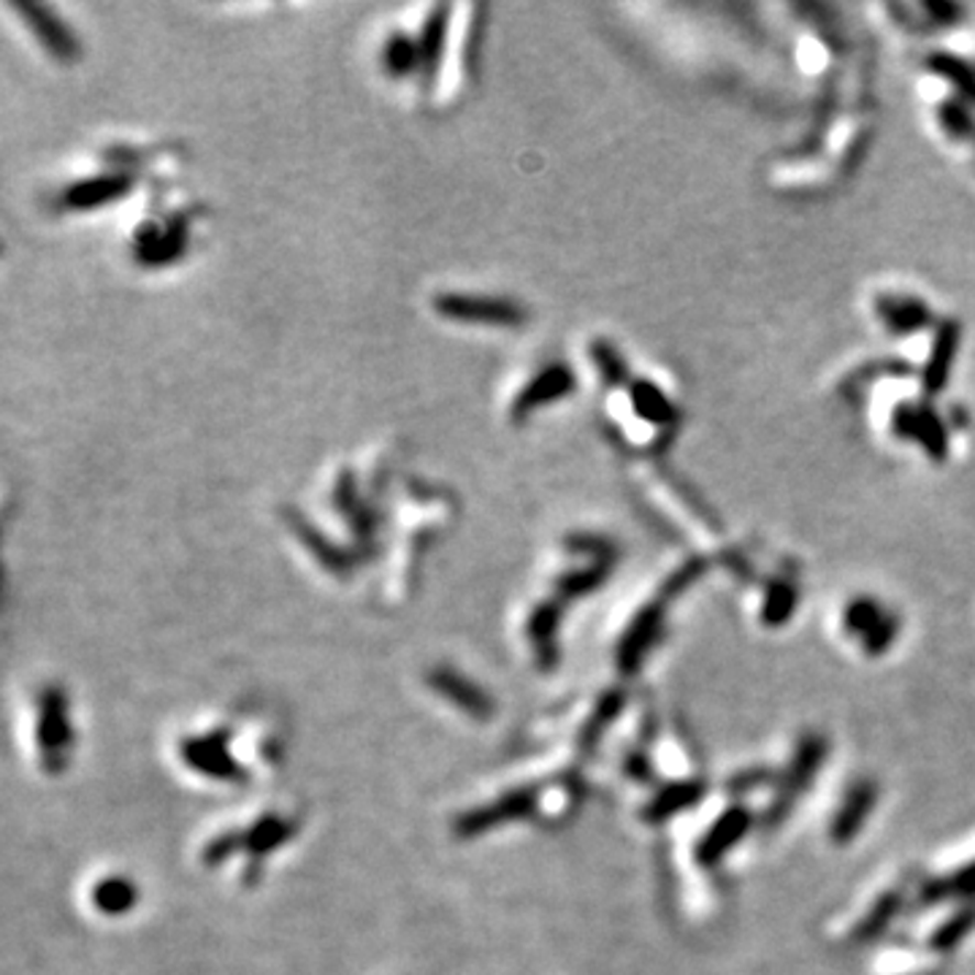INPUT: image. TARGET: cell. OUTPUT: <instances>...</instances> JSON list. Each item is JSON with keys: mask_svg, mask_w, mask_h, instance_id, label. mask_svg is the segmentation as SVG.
Instances as JSON below:
<instances>
[{"mask_svg": "<svg viewBox=\"0 0 975 975\" xmlns=\"http://www.w3.org/2000/svg\"><path fill=\"white\" fill-rule=\"evenodd\" d=\"M70 719L68 697L57 686H46L39 697V721H35V743H39L41 767L50 775L63 773L70 756Z\"/></svg>", "mask_w": 975, "mask_h": 975, "instance_id": "cell-1", "label": "cell"}, {"mask_svg": "<svg viewBox=\"0 0 975 975\" xmlns=\"http://www.w3.org/2000/svg\"><path fill=\"white\" fill-rule=\"evenodd\" d=\"M434 313L442 315L445 320L496 328H513L526 317L521 304H515L513 298L485 296V293H439L434 298Z\"/></svg>", "mask_w": 975, "mask_h": 975, "instance_id": "cell-2", "label": "cell"}, {"mask_svg": "<svg viewBox=\"0 0 975 975\" xmlns=\"http://www.w3.org/2000/svg\"><path fill=\"white\" fill-rule=\"evenodd\" d=\"M534 804H537V797H534L532 789H513L504 797H499V800H493L491 804L472 808L463 815H458L453 832L458 837L485 835V832L496 830V826L507 824V821L528 815L534 810Z\"/></svg>", "mask_w": 975, "mask_h": 975, "instance_id": "cell-3", "label": "cell"}, {"mask_svg": "<svg viewBox=\"0 0 975 975\" xmlns=\"http://www.w3.org/2000/svg\"><path fill=\"white\" fill-rule=\"evenodd\" d=\"M182 759L190 769L226 784H244L247 773L228 754V732H209L182 743Z\"/></svg>", "mask_w": 975, "mask_h": 975, "instance_id": "cell-4", "label": "cell"}, {"mask_svg": "<svg viewBox=\"0 0 975 975\" xmlns=\"http://www.w3.org/2000/svg\"><path fill=\"white\" fill-rule=\"evenodd\" d=\"M426 680L439 697L448 699L458 710H463L469 719L488 721L493 715V699L474 680H469L467 675L456 672L450 667H437L426 675Z\"/></svg>", "mask_w": 975, "mask_h": 975, "instance_id": "cell-5", "label": "cell"}, {"mask_svg": "<svg viewBox=\"0 0 975 975\" xmlns=\"http://www.w3.org/2000/svg\"><path fill=\"white\" fill-rule=\"evenodd\" d=\"M17 9H20V14L25 17L31 31L39 35L41 44L50 50V55H55L57 61H74V57L79 55V41H76V35L70 33L68 25H63V20L55 14V11L46 9V6L31 3V0L17 3Z\"/></svg>", "mask_w": 975, "mask_h": 975, "instance_id": "cell-6", "label": "cell"}, {"mask_svg": "<svg viewBox=\"0 0 975 975\" xmlns=\"http://www.w3.org/2000/svg\"><path fill=\"white\" fill-rule=\"evenodd\" d=\"M128 187H131V176L125 174H106L92 176V179H81L63 193V207L74 211L103 207V204L117 201Z\"/></svg>", "mask_w": 975, "mask_h": 975, "instance_id": "cell-7", "label": "cell"}, {"mask_svg": "<svg viewBox=\"0 0 975 975\" xmlns=\"http://www.w3.org/2000/svg\"><path fill=\"white\" fill-rule=\"evenodd\" d=\"M298 824L296 819H285V815L277 813H269L263 815L261 821L250 826V830L242 832V848L252 859H263L266 854H272L274 848H280L282 843H287L293 835H296Z\"/></svg>", "mask_w": 975, "mask_h": 975, "instance_id": "cell-8", "label": "cell"}, {"mask_svg": "<svg viewBox=\"0 0 975 975\" xmlns=\"http://www.w3.org/2000/svg\"><path fill=\"white\" fill-rule=\"evenodd\" d=\"M185 226L182 222H172L168 228H144L136 239V258L141 263H168L172 258L179 255L185 250Z\"/></svg>", "mask_w": 975, "mask_h": 975, "instance_id": "cell-9", "label": "cell"}, {"mask_svg": "<svg viewBox=\"0 0 975 975\" xmlns=\"http://www.w3.org/2000/svg\"><path fill=\"white\" fill-rule=\"evenodd\" d=\"M567 387H569V374L563 372L561 366H554L550 372L539 374V377L532 380V383L523 387L521 396L515 398L513 418L523 420L534 407H539V404L545 402H554L556 396L567 393Z\"/></svg>", "mask_w": 975, "mask_h": 975, "instance_id": "cell-10", "label": "cell"}, {"mask_svg": "<svg viewBox=\"0 0 975 975\" xmlns=\"http://www.w3.org/2000/svg\"><path fill=\"white\" fill-rule=\"evenodd\" d=\"M139 889L125 875H109L101 878L92 889V906L101 910L103 916H125L128 910L136 908Z\"/></svg>", "mask_w": 975, "mask_h": 975, "instance_id": "cell-11", "label": "cell"}, {"mask_svg": "<svg viewBox=\"0 0 975 975\" xmlns=\"http://www.w3.org/2000/svg\"><path fill=\"white\" fill-rule=\"evenodd\" d=\"M291 526H293V532H296L298 537L304 539V545H307V548L313 550V556L317 558V561H320L322 567L328 569V572H333V574H348L350 572L348 556H344L339 548H333V545L328 543V539H322L313 526H307V523H304L302 518H293Z\"/></svg>", "mask_w": 975, "mask_h": 975, "instance_id": "cell-12", "label": "cell"}, {"mask_svg": "<svg viewBox=\"0 0 975 975\" xmlns=\"http://www.w3.org/2000/svg\"><path fill=\"white\" fill-rule=\"evenodd\" d=\"M445 11H448V9H445V6L434 9V14L428 17L426 28H423V35H420V44H418V50H420V68H423V74H426V81L431 79V74H434V70H437L439 57H442Z\"/></svg>", "mask_w": 975, "mask_h": 975, "instance_id": "cell-13", "label": "cell"}, {"mask_svg": "<svg viewBox=\"0 0 975 975\" xmlns=\"http://www.w3.org/2000/svg\"><path fill=\"white\" fill-rule=\"evenodd\" d=\"M383 66L391 76H407L420 66V50L407 35H393L383 50Z\"/></svg>", "mask_w": 975, "mask_h": 975, "instance_id": "cell-14", "label": "cell"}, {"mask_svg": "<svg viewBox=\"0 0 975 975\" xmlns=\"http://www.w3.org/2000/svg\"><path fill=\"white\" fill-rule=\"evenodd\" d=\"M239 848H242V832H226V835L215 837L207 845V851H204V862H207L209 867L222 865V862L231 859Z\"/></svg>", "mask_w": 975, "mask_h": 975, "instance_id": "cell-15", "label": "cell"}]
</instances>
